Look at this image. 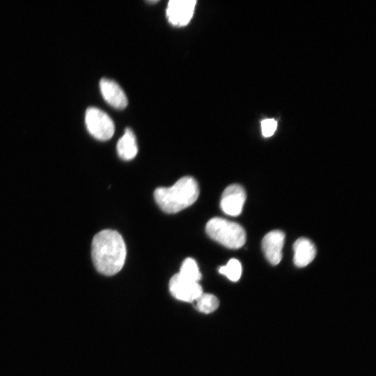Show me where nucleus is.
<instances>
[{"label": "nucleus", "instance_id": "nucleus-1", "mask_svg": "<svg viewBox=\"0 0 376 376\" xmlns=\"http://www.w3.org/2000/svg\"><path fill=\"white\" fill-rule=\"evenodd\" d=\"M126 253L124 240L116 230H101L93 239V262L95 269L104 275L112 276L118 273L124 265Z\"/></svg>", "mask_w": 376, "mask_h": 376}, {"label": "nucleus", "instance_id": "nucleus-2", "mask_svg": "<svg viewBox=\"0 0 376 376\" xmlns=\"http://www.w3.org/2000/svg\"><path fill=\"white\" fill-rule=\"evenodd\" d=\"M198 195V184L191 176L181 178L170 187H158L154 192L158 206L169 214L177 213L190 206Z\"/></svg>", "mask_w": 376, "mask_h": 376}, {"label": "nucleus", "instance_id": "nucleus-3", "mask_svg": "<svg viewBox=\"0 0 376 376\" xmlns=\"http://www.w3.org/2000/svg\"><path fill=\"white\" fill-rule=\"evenodd\" d=\"M205 231L210 238L228 249H239L246 242L245 230L240 224L221 217L210 219Z\"/></svg>", "mask_w": 376, "mask_h": 376}, {"label": "nucleus", "instance_id": "nucleus-4", "mask_svg": "<svg viewBox=\"0 0 376 376\" xmlns=\"http://www.w3.org/2000/svg\"><path fill=\"white\" fill-rule=\"evenodd\" d=\"M85 123L89 133L97 140L107 141L113 135L115 126L112 119L107 113L97 108L87 109Z\"/></svg>", "mask_w": 376, "mask_h": 376}, {"label": "nucleus", "instance_id": "nucleus-5", "mask_svg": "<svg viewBox=\"0 0 376 376\" xmlns=\"http://www.w3.org/2000/svg\"><path fill=\"white\" fill-rule=\"evenodd\" d=\"M169 290L177 299L191 302L202 293V288L198 282L187 280L178 273L173 275L169 281Z\"/></svg>", "mask_w": 376, "mask_h": 376}, {"label": "nucleus", "instance_id": "nucleus-6", "mask_svg": "<svg viewBox=\"0 0 376 376\" xmlns=\"http://www.w3.org/2000/svg\"><path fill=\"white\" fill-rule=\"evenodd\" d=\"M246 200V193L244 188L237 184L227 187L221 198L220 206L223 212L233 217L241 214Z\"/></svg>", "mask_w": 376, "mask_h": 376}, {"label": "nucleus", "instance_id": "nucleus-7", "mask_svg": "<svg viewBox=\"0 0 376 376\" xmlns=\"http://www.w3.org/2000/svg\"><path fill=\"white\" fill-rule=\"evenodd\" d=\"M196 2V0L169 1L166 8L169 22L176 26L187 25L194 15Z\"/></svg>", "mask_w": 376, "mask_h": 376}, {"label": "nucleus", "instance_id": "nucleus-8", "mask_svg": "<svg viewBox=\"0 0 376 376\" xmlns=\"http://www.w3.org/2000/svg\"><path fill=\"white\" fill-rule=\"evenodd\" d=\"M285 234L276 230L267 233L262 240V249L267 260L273 265L279 263L282 258V249Z\"/></svg>", "mask_w": 376, "mask_h": 376}, {"label": "nucleus", "instance_id": "nucleus-9", "mask_svg": "<svg viewBox=\"0 0 376 376\" xmlns=\"http://www.w3.org/2000/svg\"><path fill=\"white\" fill-rule=\"evenodd\" d=\"M100 88L104 99L111 107L117 109H123L127 107V96L116 81L102 78L100 81Z\"/></svg>", "mask_w": 376, "mask_h": 376}, {"label": "nucleus", "instance_id": "nucleus-10", "mask_svg": "<svg viewBox=\"0 0 376 376\" xmlns=\"http://www.w3.org/2000/svg\"><path fill=\"white\" fill-rule=\"evenodd\" d=\"M293 249L294 263L299 267L308 265L316 255V249L314 244L305 237L297 239L294 243Z\"/></svg>", "mask_w": 376, "mask_h": 376}, {"label": "nucleus", "instance_id": "nucleus-11", "mask_svg": "<svg viewBox=\"0 0 376 376\" xmlns=\"http://www.w3.org/2000/svg\"><path fill=\"white\" fill-rule=\"evenodd\" d=\"M116 150L120 158L128 161L135 157L138 152L136 137L130 128L125 130L124 134L119 139Z\"/></svg>", "mask_w": 376, "mask_h": 376}, {"label": "nucleus", "instance_id": "nucleus-12", "mask_svg": "<svg viewBox=\"0 0 376 376\" xmlns=\"http://www.w3.org/2000/svg\"><path fill=\"white\" fill-rule=\"evenodd\" d=\"M178 274L183 278L194 282H198L201 278L198 266L195 260L191 258H187L182 262Z\"/></svg>", "mask_w": 376, "mask_h": 376}, {"label": "nucleus", "instance_id": "nucleus-13", "mask_svg": "<svg viewBox=\"0 0 376 376\" xmlns=\"http://www.w3.org/2000/svg\"><path fill=\"white\" fill-rule=\"evenodd\" d=\"M196 307L201 313H210L219 306L218 299L213 295L202 293L196 300Z\"/></svg>", "mask_w": 376, "mask_h": 376}, {"label": "nucleus", "instance_id": "nucleus-14", "mask_svg": "<svg viewBox=\"0 0 376 376\" xmlns=\"http://www.w3.org/2000/svg\"><path fill=\"white\" fill-rule=\"evenodd\" d=\"M242 265L240 261L235 258L229 260L224 266L219 268V272L226 276L231 281H237L242 274Z\"/></svg>", "mask_w": 376, "mask_h": 376}, {"label": "nucleus", "instance_id": "nucleus-15", "mask_svg": "<svg viewBox=\"0 0 376 376\" xmlns=\"http://www.w3.org/2000/svg\"><path fill=\"white\" fill-rule=\"evenodd\" d=\"M277 123L274 119H265L261 123L262 133L265 137H269L273 135L276 131Z\"/></svg>", "mask_w": 376, "mask_h": 376}, {"label": "nucleus", "instance_id": "nucleus-16", "mask_svg": "<svg viewBox=\"0 0 376 376\" xmlns=\"http://www.w3.org/2000/svg\"><path fill=\"white\" fill-rule=\"evenodd\" d=\"M158 1H148V3H156Z\"/></svg>", "mask_w": 376, "mask_h": 376}]
</instances>
